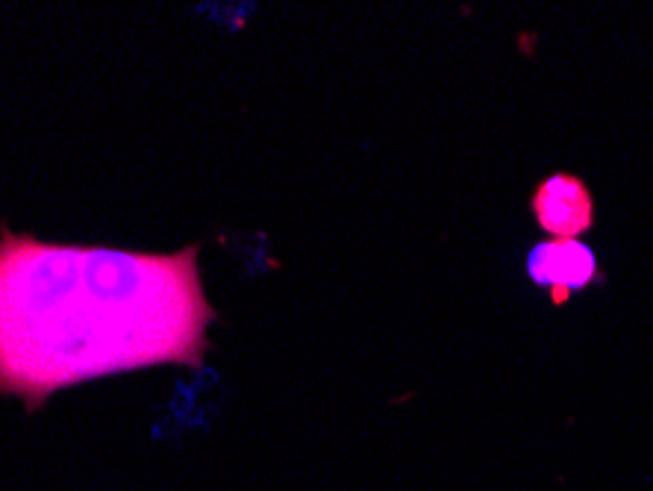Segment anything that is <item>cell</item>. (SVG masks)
Segmentation results:
<instances>
[{
	"instance_id": "obj_1",
	"label": "cell",
	"mask_w": 653,
	"mask_h": 491,
	"mask_svg": "<svg viewBox=\"0 0 653 491\" xmlns=\"http://www.w3.org/2000/svg\"><path fill=\"white\" fill-rule=\"evenodd\" d=\"M212 324L198 244L118 253L0 230V394L30 412L80 380L201 365Z\"/></svg>"
},
{
	"instance_id": "obj_3",
	"label": "cell",
	"mask_w": 653,
	"mask_h": 491,
	"mask_svg": "<svg viewBox=\"0 0 653 491\" xmlns=\"http://www.w3.org/2000/svg\"><path fill=\"white\" fill-rule=\"evenodd\" d=\"M530 283L551 294L553 307L603 280L595 250L580 239H544L528 253Z\"/></svg>"
},
{
	"instance_id": "obj_2",
	"label": "cell",
	"mask_w": 653,
	"mask_h": 491,
	"mask_svg": "<svg viewBox=\"0 0 653 491\" xmlns=\"http://www.w3.org/2000/svg\"><path fill=\"white\" fill-rule=\"evenodd\" d=\"M530 216L551 239H580L595 227V194L583 177L553 171L533 186Z\"/></svg>"
}]
</instances>
